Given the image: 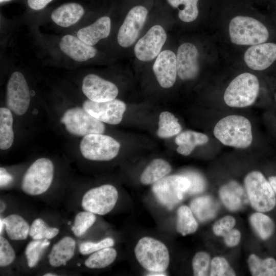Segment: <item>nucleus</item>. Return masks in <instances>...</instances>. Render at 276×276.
<instances>
[{"label": "nucleus", "instance_id": "obj_1", "mask_svg": "<svg viewBox=\"0 0 276 276\" xmlns=\"http://www.w3.org/2000/svg\"><path fill=\"white\" fill-rule=\"evenodd\" d=\"M213 133L222 144L236 148H246L252 141L250 121L239 115L228 116L219 120L214 127Z\"/></svg>", "mask_w": 276, "mask_h": 276}, {"label": "nucleus", "instance_id": "obj_2", "mask_svg": "<svg viewBox=\"0 0 276 276\" xmlns=\"http://www.w3.org/2000/svg\"><path fill=\"white\" fill-rule=\"evenodd\" d=\"M134 252L139 263L148 271L165 272L169 266L168 249L164 243L155 238H141L135 245Z\"/></svg>", "mask_w": 276, "mask_h": 276}, {"label": "nucleus", "instance_id": "obj_3", "mask_svg": "<svg viewBox=\"0 0 276 276\" xmlns=\"http://www.w3.org/2000/svg\"><path fill=\"white\" fill-rule=\"evenodd\" d=\"M259 90L257 77L249 73H243L235 77L225 90L224 101L231 107L242 108L252 105Z\"/></svg>", "mask_w": 276, "mask_h": 276}, {"label": "nucleus", "instance_id": "obj_4", "mask_svg": "<svg viewBox=\"0 0 276 276\" xmlns=\"http://www.w3.org/2000/svg\"><path fill=\"white\" fill-rule=\"evenodd\" d=\"M228 29L231 42L237 45H254L262 43L269 37L266 27L251 17L237 16L233 18Z\"/></svg>", "mask_w": 276, "mask_h": 276}, {"label": "nucleus", "instance_id": "obj_5", "mask_svg": "<svg viewBox=\"0 0 276 276\" xmlns=\"http://www.w3.org/2000/svg\"><path fill=\"white\" fill-rule=\"evenodd\" d=\"M54 166L49 158L42 157L33 162L22 178L21 189L27 195L37 196L45 193L54 178Z\"/></svg>", "mask_w": 276, "mask_h": 276}, {"label": "nucleus", "instance_id": "obj_6", "mask_svg": "<svg viewBox=\"0 0 276 276\" xmlns=\"http://www.w3.org/2000/svg\"><path fill=\"white\" fill-rule=\"evenodd\" d=\"M248 200L252 207L259 212L272 210L276 205V197L268 180L259 171H252L244 179Z\"/></svg>", "mask_w": 276, "mask_h": 276}, {"label": "nucleus", "instance_id": "obj_7", "mask_svg": "<svg viewBox=\"0 0 276 276\" xmlns=\"http://www.w3.org/2000/svg\"><path fill=\"white\" fill-rule=\"evenodd\" d=\"M190 187V180L185 176L172 175L153 184L152 191L158 202L171 210L183 200Z\"/></svg>", "mask_w": 276, "mask_h": 276}, {"label": "nucleus", "instance_id": "obj_8", "mask_svg": "<svg viewBox=\"0 0 276 276\" xmlns=\"http://www.w3.org/2000/svg\"><path fill=\"white\" fill-rule=\"evenodd\" d=\"M120 144L113 137L103 134H90L83 136L80 150L86 159L96 161H108L116 157Z\"/></svg>", "mask_w": 276, "mask_h": 276}, {"label": "nucleus", "instance_id": "obj_9", "mask_svg": "<svg viewBox=\"0 0 276 276\" xmlns=\"http://www.w3.org/2000/svg\"><path fill=\"white\" fill-rule=\"evenodd\" d=\"M60 122L64 125L69 133L78 136H84L90 134H103L105 129L103 122L80 107L66 110L61 117Z\"/></svg>", "mask_w": 276, "mask_h": 276}, {"label": "nucleus", "instance_id": "obj_10", "mask_svg": "<svg viewBox=\"0 0 276 276\" xmlns=\"http://www.w3.org/2000/svg\"><path fill=\"white\" fill-rule=\"evenodd\" d=\"M118 197L116 187L109 184L103 185L86 191L82 197L81 206L84 211L104 215L113 209Z\"/></svg>", "mask_w": 276, "mask_h": 276}, {"label": "nucleus", "instance_id": "obj_11", "mask_svg": "<svg viewBox=\"0 0 276 276\" xmlns=\"http://www.w3.org/2000/svg\"><path fill=\"white\" fill-rule=\"evenodd\" d=\"M6 100L8 108L17 115H22L28 109L30 92L27 81L20 72H14L11 75L7 84Z\"/></svg>", "mask_w": 276, "mask_h": 276}, {"label": "nucleus", "instance_id": "obj_12", "mask_svg": "<svg viewBox=\"0 0 276 276\" xmlns=\"http://www.w3.org/2000/svg\"><path fill=\"white\" fill-rule=\"evenodd\" d=\"M148 11L142 6H136L128 12L117 36L119 44L127 48L135 42L146 22Z\"/></svg>", "mask_w": 276, "mask_h": 276}, {"label": "nucleus", "instance_id": "obj_13", "mask_svg": "<svg viewBox=\"0 0 276 276\" xmlns=\"http://www.w3.org/2000/svg\"><path fill=\"white\" fill-rule=\"evenodd\" d=\"M167 39V34L160 25L152 26L134 46L136 57L142 61H150L159 54Z\"/></svg>", "mask_w": 276, "mask_h": 276}, {"label": "nucleus", "instance_id": "obj_14", "mask_svg": "<svg viewBox=\"0 0 276 276\" xmlns=\"http://www.w3.org/2000/svg\"><path fill=\"white\" fill-rule=\"evenodd\" d=\"M83 108L99 121L111 125L119 124L126 109V104L121 100H113L97 102L89 100L85 101Z\"/></svg>", "mask_w": 276, "mask_h": 276}, {"label": "nucleus", "instance_id": "obj_15", "mask_svg": "<svg viewBox=\"0 0 276 276\" xmlns=\"http://www.w3.org/2000/svg\"><path fill=\"white\" fill-rule=\"evenodd\" d=\"M82 90L88 100L97 102L113 100L119 93L118 88L114 83L94 74L84 77Z\"/></svg>", "mask_w": 276, "mask_h": 276}, {"label": "nucleus", "instance_id": "obj_16", "mask_svg": "<svg viewBox=\"0 0 276 276\" xmlns=\"http://www.w3.org/2000/svg\"><path fill=\"white\" fill-rule=\"evenodd\" d=\"M176 57L178 77L182 80L195 78L199 71L197 48L191 43H184L178 47Z\"/></svg>", "mask_w": 276, "mask_h": 276}, {"label": "nucleus", "instance_id": "obj_17", "mask_svg": "<svg viewBox=\"0 0 276 276\" xmlns=\"http://www.w3.org/2000/svg\"><path fill=\"white\" fill-rule=\"evenodd\" d=\"M244 60L253 70H265L276 60V44L268 42L252 45L245 52Z\"/></svg>", "mask_w": 276, "mask_h": 276}, {"label": "nucleus", "instance_id": "obj_18", "mask_svg": "<svg viewBox=\"0 0 276 276\" xmlns=\"http://www.w3.org/2000/svg\"><path fill=\"white\" fill-rule=\"evenodd\" d=\"M153 71L159 85L163 88L172 87L177 76L176 57L170 50H164L157 56Z\"/></svg>", "mask_w": 276, "mask_h": 276}, {"label": "nucleus", "instance_id": "obj_19", "mask_svg": "<svg viewBox=\"0 0 276 276\" xmlns=\"http://www.w3.org/2000/svg\"><path fill=\"white\" fill-rule=\"evenodd\" d=\"M59 46L64 54L77 62L86 61L93 58L97 53L93 46L84 42L77 36L70 34L61 38Z\"/></svg>", "mask_w": 276, "mask_h": 276}, {"label": "nucleus", "instance_id": "obj_20", "mask_svg": "<svg viewBox=\"0 0 276 276\" xmlns=\"http://www.w3.org/2000/svg\"><path fill=\"white\" fill-rule=\"evenodd\" d=\"M85 13L83 7L76 2L62 4L51 14L52 21L59 26L67 28L76 24Z\"/></svg>", "mask_w": 276, "mask_h": 276}, {"label": "nucleus", "instance_id": "obj_21", "mask_svg": "<svg viewBox=\"0 0 276 276\" xmlns=\"http://www.w3.org/2000/svg\"><path fill=\"white\" fill-rule=\"evenodd\" d=\"M110 29V18L104 16L93 24L79 30L77 36L86 44L93 46L100 40L107 37Z\"/></svg>", "mask_w": 276, "mask_h": 276}, {"label": "nucleus", "instance_id": "obj_22", "mask_svg": "<svg viewBox=\"0 0 276 276\" xmlns=\"http://www.w3.org/2000/svg\"><path fill=\"white\" fill-rule=\"evenodd\" d=\"M76 245L75 240L71 237L61 238L52 247L48 256L50 265L54 267L65 265L73 257Z\"/></svg>", "mask_w": 276, "mask_h": 276}, {"label": "nucleus", "instance_id": "obj_23", "mask_svg": "<svg viewBox=\"0 0 276 276\" xmlns=\"http://www.w3.org/2000/svg\"><path fill=\"white\" fill-rule=\"evenodd\" d=\"M220 198L229 210L240 209L247 202V195L243 188L236 181H231L221 187L219 192Z\"/></svg>", "mask_w": 276, "mask_h": 276}, {"label": "nucleus", "instance_id": "obj_24", "mask_svg": "<svg viewBox=\"0 0 276 276\" xmlns=\"http://www.w3.org/2000/svg\"><path fill=\"white\" fill-rule=\"evenodd\" d=\"M208 141L209 137L206 134L192 130L185 131L178 134L175 139L178 145L177 152L185 156L190 155L197 146L204 145Z\"/></svg>", "mask_w": 276, "mask_h": 276}, {"label": "nucleus", "instance_id": "obj_25", "mask_svg": "<svg viewBox=\"0 0 276 276\" xmlns=\"http://www.w3.org/2000/svg\"><path fill=\"white\" fill-rule=\"evenodd\" d=\"M2 220L7 236L10 240L20 241L28 238L30 226L22 216L12 214Z\"/></svg>", "mask_w": 276, "mask_h": 276}, {"label": "nucleus", "instance_id": "obj_26", "mask_svg": "<svg viewBox=\"0 0 276 276\" xmlns=\"http://www.w3.org/2000/svg\"><path fill=\"white\" fill-rule=\"evenodd\" d=\"M172 170L167 161L160 158L154 159L145 168L141 177V182L144 185L154 184L167 176Z\"/></svg>", "mask_w": 276, "mask_h": 276}, {"label": "nucleus", "instance_id": "obj_27", "mask_svg": "<svg viewBox=\"0 0 276 276\" xmlns=\"http://www.w3.org/2000/svg\"><path fill=\"white\" fill-rule=\"evenodd\" d=\"M218 208L217 203L208 196L197 197L190 203V209L193 214L201 222L213 218Z\"/></svg>", "mask_w": 276, "mask_h": 276}, {"label": "nucleus", "instance_id": "obj_28", "mask_svg": "<svg viewBox=\"0 0 276 276\" xmlns=\"http://www.w3.org/2000/svg\"><path fill=\"white\" fill-rule=\"evenodd\" d=\"M13 118L8 108H0V149L7 150L14 141Z\"/></svg>", "mask_w": 276, "mask_h": 276}, {"label": "nucleus", "instance_id": "obj_29", "mask_svg": "<svg viewBox=\"0 0 276 276\" xmlns=\"http://www.w3.org/2000/svg\"><path fill=\"white\" fill-rule=\"evenodd\" d=\"M198 228V223L191 209L183 205L177 211L176 230L185 236L195 233Z\"/></svg>", "mask_w": 276, "mask_h": 276}, {"label": "nucleus", "instance_id": "obj_30", "mask_svg": "<svg viewBox=\"0 0 276 276\" xmlns=\"http://www.w3.org/2000/svg\"><path fill=\"white\" fill-rule=\"evenodd\" d=\"M117 256V252L112 247L104 248L91 254L84 265L90 269L104 268L114 262Z\"/></svg>", "mask_w": 276, "mask_h": 276}, {"label": "nucleus", "instance_id": "obj_31", "mask_svg": "<svg viewBox=\"0 0 276 276\" xmlns=\"http://www.w3.org/2000/svg\"><path fill=\"white\" fill-rule=\"evenodd\" d=\"M248 264L252 275H276V260L273 258L261 259L256 255L252 254L248 258Z\"/></svg>", "mask_w": 276, "mask_h": 276}, {"label": "nucleus", "instance_id": "obj_32", "mask_svg": "<svg viewBox=\"0 0 276 276\" xmlns=\"http://www.w3.org/2000/svg\"><path fill=\"white\" fill-rule=\"evenodd\" d=\"M157 135L160 138H168L179 133L181 127L178 119L172 113L164 111L159 116Z\"/></svg>", "mask_w": 276, "mask_h": 276}, {"label": "nucleus", "instance_id": "obj_33", "mask_svg": "<svg viewBox=\"0 0 276 276\" xmlns=\"http://www.w3.org/2000/svg\"><path fill=\"white\" fill-rule=\"evenodd\" d=\"M198 0H167L168 4L179 10V19L185 22L195 20L198 15Z\"/></svg>", "mask_w": 276, "mask_h": 276}, {"label": "nucleus", "instance_id": "obj_34", "mask_svg": "<svg viewBox=\"0 0 276 276\" xmlns=\"http://www.w3.org/2000/svg\"><path fill=\"white\" fill-rule=\"evenodd\" d=\"M252 226L263 240L268 239L273 234L274 224L271 219L261 212L252 214L249 218Z\"/></svg>", "mask_w": 276, "mask_h": 276}, {"label": "nucleus", "instance_id": "obj_35", "mask_svg": "<svg viewBox=\"0 0 276 276\" xmlns=\"http://www.w3.org/2000/svg\"><path fill=\"white\" fill-rule=\"evenodd\" d=\"M58 228L50 227L42 219L36 218L32 223L29 236L33 240L52 239L59 233Z\"/></svg>", "mask_w": 276, "mask_h": 276}, {"label": "nucleus", "instance_id": "obj_36", "mask_svg": "<svg viewBox=\"0 0 276 276\" xmlns=\"http://www.w3.org/2000/svg\"><path fill=\"white\" fill-rule=\"evenodd\" d=\"M48 240H33L27 244L25 249V256L29 267L33 268L37 264L43 250L50 244Z\"/></svg>", "mask_w": 276, "mask_h": 276}, {"label": "nucleus", "instance_id": "obj_37", "mask_svg": "<svg viewBox=\"0 0 276 276\" xmlns=\"http://www.w3.org/2000/svg\"><path fill=\"white\" fill-rule=\"evenodd\" d=\"M96 220L95 214L86 211L80 212L75 217L71 230L75 236L80 237L93 226Z\"/></svg>", "mask_w": 276, "mask_h": 276}, {"label": "nucleus", "instance_id": "obj_38", "mask_svg": "<svg viewBox=\"0 0 276 276\" xmlns=\"http://www.w3.org/2000/svg\"><path fill=\"white\" fill-rule=\"evenodd\" d=\"M210 275L234 276L236 273L225 258L216 257L211 262Z\"/></svg>", "mask_w": 276, "mask_h": 276}, {"label": "nucleus", "instance_id": "obj_39", "mask_svg": "<svg viewBox=\"0 0 276 276\" xmlns=\"http://www.w3.org/2000/svg\"><path fill=\"white\" fill-rule=\"evenodd\" d=\"M210 259L209 254L204 251L198 252L194 255L192 260V267L194 275H208Z\"/></svg>", "mask_w": 276, "mask_h": 276}, {"label": "nucleus", "instance_id": "obj_40", "mask_svg": "<svg viewBox=\"0 0 276 276\" xmlns=\"http://www.w3.org/2000/svg\"><path fill=\"white\" fill-rule=\"evenodd\" d=\"M114 241L111 238H106L98 242L86 241L82 242L79 246V250L81 254L87 255L91 254L101 249L112 247Z\"/></svg>", "mask_w": 276, "mask_h": 276}, {"label": "nucleus", "instance_id": "obj_41", "mask_svg": "<svg viewBox=\"0 0 276 276\" xmlns=\"http://www.w3.org/2000/svg\"><path fill=\"white\" fill-rule=\"evenodd\" d=\"M15 251L9 241L4 237H0V266L6 267L15 259Z\"/></svg>", "mask_w": 276, "mask_h": 276}, {"label": "nucleus", "instance_id": "obj_42", "mask_svg": "<svg viewBox=\"0 0 276 276\" xmlns=\"http://www.w3.org/2000/svg\"><path fill=\"white\" fill-rule=\"evenodd\" d=\"M190 182V187L188 192L190 194H195L202 192L205 187V182L203 177L195 171H187L183 175Z\"/></svg>", "mask_w": 276, "mask_h": 276}, {"label": "nucleus", "instance_id": "obj_43", "mask_svg": "<svg viewBox=\"0 0 276 276\" xmlns=\"http://www.w3.org/2000/svg\"><path fill=\"white\" fill-rule=\"evenodd\" d=\"M236 224V220L232 216H226L216 221L213 226V231L218 236H224L232 229Z\"/></svg>", "mask_w": 276, "mask_h": 276}, {"label": "nucleus", "instance_id": "obj_44", "mask_svg": "<svg viewBox=\"0 0 276 276\" xmlns=\"http://www.w3.org/2000/svg\"><path fill=\"white\" fill-rule=\"evenodd\" d=\"M241 237L240 232L236 229H231L223 236L225 244L229 247L237 246L240 242Z\"/></svg>", "mask_w": 276, "mask_h": 276}, {"label": "nucleus", "instance_id": "obj_45", "mask_svg": "<svg viewBox=\"0 0 276 276\" xmlns=\"http://www.w3.org/2000/svg\"><path fill=\"white\" fill-rule=\"evenodd\" d=\"M53 0H27L28 7L33 10H40L44 9Z\"/></svg>", "mask_w": 276, "mask_h": 276}, {"label": "nucleus", "instance_id": "obj_46", "mask_svg": "<svg viewBox=\"0 0 276 276\" xmlns=\"http://www.w3.org/2000/svg\"><path fill=\"white\" fill-rule=\"evenodd\" d=\"M3 168H1V187L6 185L11 180V176L7 174L6 171H4Z\"/></svg>", "mask_w": 276, "mask_h": 276}, {"label": "nucleus", "instance_id": "obj_47", "mask_svg": "<svg viewBox=\"0 0 276 276\" xmlns=\"http://www.w3.org/2000/svg\"><path fill=\"white\" fill-rule=\"evenodd\" d=\"M268 180L274 193L276 194V176H270Z\"/></svg>", "mask_w": 276, "mask_h": 276}, {"label": "nucleus", "instance_id": "obj_48", "mask_svg": "<svg viewBox=\"0 0 276 276\" xmlns=\"http://www.w3.org/2000/svg\"><path fill=\"white\" fill-rule=\"evenodd\" d=\"M167 273L165 272H154V271H148L146 275L150 276H165L167 275Z\"/></svg>", "mask_w": 276, "mask_h": 276}, {"label": "nucleus", "instance_id": "obj_49", "mask_svg": "<svg viewBox=\"0 0 276 276\" xmlns=\"http://www.w3.org/2000/svg\"><path fill=\"white\" fill-rule=\"evenodd\" d=\"M0 226H1V227H0V232H1V234H2V231L3 230V227H4V223L3 222V220L2 219H1V220H0Z\"/></svg>", "mask_w": 276, "mask_h": 276}, {"label": "nucleus", "instance_id": "obj_50", "mask_svg": "<svg viewBox=\"0 0 276 276\" xmlns=\"http://www.w3.org/2000/svg\"><path fill=\"white\" fill-rule=\"evenodd\" d=\"M44 276H56L57 274L55 273H46L44 274H43Z\"/></svg>", "mask_w": 276, "mask_h": 276}, {"label": "nucleus", "instance_id": "obj_51", "mask_svg": "<svg viewBox=\"0 0 276 276\" xmlns=\"http://www.w3.org/2000/svg\"><path fill=\"white\" fill-rule=\"evenodd\" d=\"M10 1H11V0H0V3H1V4H2V3H5V2H9Z\"/></svg>", "mask_w": 276, "mask_h": 276}]
</instances>
